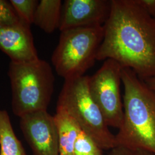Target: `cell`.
Returning a JSON list of instances; mask_svg holds the SVG:
<instances>
[{
	"label": "cell",
	"instance_id": "277c9868",
	"mask_svg": "<svg viewBox=\"0 0 155 155\" xmlns=\"http://www.w3.org/2000/svg\"><path fill=\"white\" fill-rule=\"evenodd\" d=\"M89 79V76L83 75L65 79L56 108L66 111L102 150H111L117 147L116 136L91 95Z\"/></svg>",
	"mask_w": 155,
	"mask_h": 155
},
{
	"label": "cell",
	"instance_id": "30bf717a",
	"mask_svg": "<svg viewBox=\"0 0 155 155\" xmlns=\"http://www.w3.org/2000/svg\"><path fill=\"white\" fill-rule=\"evenodd\" d=\"M57 129L60 155H74V147L82 130L75 120L66 111L56 108L54 116Z\"/></svg>",
	"mask_w": 155,
	"mask_h": 155
},
{
	"label": "cell",
	"instance_id": "5bb4252c",
	"mask_svg": "<svg viewBox=\"0 0 155 155\" xmlns=\"http://www.w3.org/2000/svg\"><path fill=\"white\" fill-rule=\"evenodd\" d=\"M74 155H104L103 150L89 135L81 131L74 147Z\"/></svg>",
	"mask_w": 155,
	"mask_h": 155
},
{
	"label": "cell",
	"instance_id": "4fadbf2b",
	"mask_svg": "<svg viewBox=\"0 0 155 155\" xmlns=\"http://www.w3.org/2000/svg\"><path fill=\"white\" fill-rule=\"evenodd\" d=\"M17 15L21 21L31 26L39 1L37 0H10Z\"/></svg>",
	"mask_w": 155,
	"mask_h": 155
},
{
	"label": "cell",
	"instance_id": "8992f818",
	"mask_svg": "<svg viewBox=\"0 0 155 155\" xmlns=\"http://www.w3.org/2000/svg\"><path fill=\"white\" fill-rule=\"evenodd\" d=\"M122 67L113 59H106L89 76L90 93L100 108L108 127L119 129L124 116L121 95Z\"/></svg>",
	"mask_w": 155,
	"mask_h": 155
},
{
	"label": "cell",
	"instance_id": "2e32d148",
	"mask_svg": "<svg viewBox=\"0 0 155 155\" xmlns=\"http://www.w3.org/2000/svg\"><path fill=\"white\" fill-rule=\"evenodd\" d=\"M109 155H153L143 150H133L117 146L110 150Z\"/></svg>",
	"mask_w": 155,
	"mask_h": 155
},
{
	"label": "cell",
	"instance_id": "ba28073f",
	"mask_svg": "<svg viewBox=\"0 0 155 155\" xmlns=\"http://www.w3.org/2000/svg\"><path fill=\"white\" fill-rule=\"evenodd\" d=\"M111 0H65L59 29L103 26L108 20Z\"/></svg>",
	"mask_w": 155,
	"mask_h": 155
},
{
	"label": "cell",
	"instance_id": "ac0fdd59",
	"mask_svg": "<svg viewBox=\"0 0 155 155\" xmlns=\"http://www.w3.org/2000/svg\"><path fill=\"white\" fill-rule=\"evenodd\" d=\"M144 82L150 87V88L155 90V77L147 79Z\"/></svg>",
	"mask_w": 155,
	"mask_h": 155
},
{
	"label": "cell",
	"instance_id": "6da1fadb",
	"mask_svg": "<svg viewBox=\"0 0 155 155\" xmlns=\"http://www.w3.org/2000/svg\"><path fill=\"white\" fill-rule=\"evenodd\" d=\"M97 61L113 59L143 81L155 77V20L136 0H111Z\"/></svg>",
	"mask_w": 155,
	"mask_h": 155
},
{
	"label": "cell",
	"instance_id": "3957f363",
	"mask_svg": "<svg viewBox=\"0 0 155 155\" xmlns=\"http://www.w3.org/2000/svg\"><path fill=\"white\" fill-rule=\"evenodd\" d=\"M8 76L12 89V109L19 117L47 110L54 90L55 77L47 61H11Z\"/></svg>",
	"mask_w": 155,
	"mask_h": 155
},
{
	"label": "cell",
	"instance_id": "e0dca14e",
	"mask_svg": "<svg viewBox=\"0 0 155 155\" xmlns=\"http://www.w3.org/2000/svg\"><path fill=\"white\" fill-rule=\"evenodd\" d=\"M150 16L155 20V0H136Z\"/></svg>",
	"mask_w": 155,
	"mask_h": 155
},
{
	"label": "cell",
	"instance_id": "9c48e42d",
	"mask_svg": "<svg viewBox=\"0 0 155 155\" xmlns=\"http://www.w3.org/2000/svg\"><path fill=\"white\" fill-rule=\"evenodd\" d=\"M0 50L12 61L29 62L40 59L30 26L22 21L0 27Z\"/></svg>",
	"mask_w": 155,
	"mask_h": 155
},
{
	"label": "cell",
	"instance_id": "7a4b0ae2",
	"mask_svg": "<svg viewBox=\"0 0 155 155\" xmlns=\"http://www.w3.org/2000/svg\"><path fill=\"white\" fill-rule=\"evenodd\" d=\"M124 116L117 146L155 155V90L129 68L122 69Z\"/></svg>",
	"mask_w": 155,
	"mask_h": 155
},
{
	"label": "cell",
	"instance_id": "9a60e30c",
	"mask_svg": "<svg viewBox=\"0 0 155 155\" xmlns=\"http://www.w3.org/2000/svg\"><path fill=\"white\" fill-rule=\"evenodd\" d=\"M9 1L0 0V27L20 22Z\"/></svg>",
	"mask_w": 155,
	"mask_h": 155
},
{
	"label": "cell",
	"instance_id": "7c38bea8",
	"mask_svg": "<svg viewBox=\"0 0 155 155\" xmlns=\"http://www.w3.org/2000/svg\"><path fill=\"white\" fill-rule=\"evenodd\" d=\"M0 155H27L12 126L10 117L0 109Z\"/></svg>",
	"mask_w": 155,
	"mask_h": 155
},
{
	"label": "cell",
	"instance_id": "8fae6325",
	"mask_svg": "<svg viewBox=\"0 0 155 155\" xmlns=\"http://www.w3.org/2000/svg\"><path fill=\"white\" fill-rule=\"evenodd\" d=\"M62 5L61 0L40 1L35 12L33 24L45 33H53L59 28Z\"/></svg>",
	"mask_w": 155,
	"mask_h": 155
},
{
	"label": "cell",
	"instance_id": "52a82bcc",
	"mask_svg": "<svg viewBox=\"0 0 155 155\" xmlns=\"http://www.w3.org/2000/svg\"><path fill=\"white\" fill-rule=\"evenodd\" d=\"M20 125L33 155H60L54 118L47 110L38 111L21 117Z\"/></svg>",
	"mask_w": 155,
	"mask_h": 155
},
{
	"label": "cell",
	"instance_id": "5b68a950",
	"mask_svg": "<svg viewBox=\"0 0 155 155\" xmlns=\"http://www.w3.org/2000/svg\"><path fill=\"white\" fill-rule=\"evenodd\" d=\"M103 26L72 28L61 31L51 61L64 80L79 77L93 66L104 39Z\"/></svg>",
	"mask_w": 155,
	"mask_h": 155
}]
</instances>
